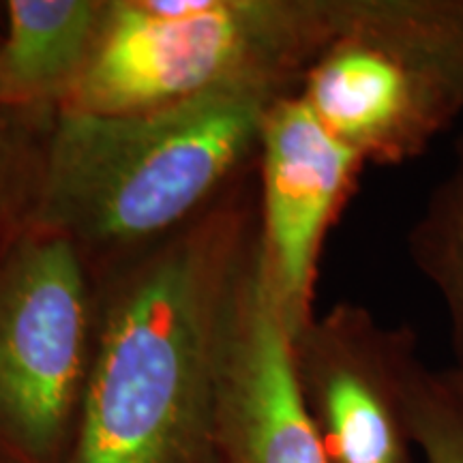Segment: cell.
Instances as JSON below:
<instances>
[{
  "instance_id": "obj_1",
  "label": "cell",
  "mask_w": 463,
  "mask_h": 463,
  "mask_svg": "<svg viewBox=\"0 0 463 463\" xmlns=\"http://www.w3.org/2000/svg\"><path fill=\"white\" fill-rule=\"evenodd\" d=\"M256 230L247 174L95 275V350L69 463H213L225 324Z\"/></svg>"
},
{
  "instance_id": "obj_2",
  "label": "cell",
  "mask_w": 463,
  "mask_h": 463,
  "mask_svg": "<svg viewBox=\"0 0 463 463\" xmlns=\"http://www.w3.org/2000/svg\"><path fill=\"white\" fill-rule=\"evenodd\" d=\"M277 99L232 86L150 112H56L28 228L73 242L92 275L103 273L247 176Z\"/></svg>"
},
{
  "instance_id": "obj_3",
  "label": "cell",
  "mask_w": 463,
  "mask_h": 463,
  "mask_svg": "<svg viewBox=\"0 0 463 463\" xmlns=\"http://www.w3.org/2000/svg\"><path fill=\"white\" fill-rule=\"evenodd\" d=\"M344 15L345 0H108L58 112H150L232 86L297 95Z\"/></svg>"
},
{
  "instance_id": "obj_4",
  "label": "cell",
  "mask_w": 463,
  "mask_h": 463,
  "mask_svg": "<svg viewBox=\"0 0 463 463\" xmlns=\"http://www.w3.org/2000/svg\"><path fill=\"white\" fill-rule=\"evenodd\" d=\"M298 95L364 164L420 157L463 116V0H345Z\"/></svg>"
},
{
  "instance_id": "obj_5",
  "label": "cell",
  "mask_w": 463,
  "mask_h": 463,
  "mask_svg": "<svg viewBox=\"0 0 463 463\" xmlns=\"http://www.w3.org/2000/svg\"><path fill=\"white\" fill-rule=\"evenodd\" d=\"M97 328V281L62 236L26 228L0 264V463H69Z\"/></svg>"
},
{
  "instance_id": "obj_6",
  "label": "cell",
  "mask_w": 463,
  "mask_h": 463,
  "mask_svg": "<svg viewBox=\"0 0 463 463\" xmlns=\"http://www.w3.org/2000/svg\"><path fill=\"white\" fill-rule=\"evenodd\" d=\"M300 395L331 463H414L410 389L422 367L410 326L339 303L294 335Z\"/></svg>"
},
{
  "instance_id": "obj_7",
  "label": "cell",
  "mask_w": 463,
  "mask_h": 463,
  "mask_svg": "<svg viewBox=\"0 0 463 463\" xmlns=\"http://www.w3.org/2000/svg\"><path fill=\"white\" fill-rule=\"evenodd\" d=\"M363 167L361 155L335 137L298 92L269 108L258 150V234L294 335L314 320L324 242Z\"/></svg>"
},
{
  "instance_id": "obj_8",
  "label": "cell",
  "mask_w": 463,
  "mask_h": 463,
  "mask_svg": "<svg viewBox=\"0 0 463 463\" xmlns=\"http://www.w3.org/2000/svg\"><path fill=\"white\" fill-rule=\"evenodd\" d=\"M213 463H331L300 395L294 328L258 230L230 300Z\"/></svg>"
},
{
  "instance_id": "obj_9",
  "label": "cell",
  "mask_w": 463,
  "mask_h": 463,
  "mask_svg": "<svg viewBox=\"0 0 463 463\" xmlns=\"http://www.w3.org/2000/svg\"><path fill=\"white\" fill-rule=\"evenodd\" d=\"M0 108L58 112L89 65L108 0H9Z\"/></svg>"
},
{
  "instance_id": "obj_10",
  "label": "cell",
  "mask_w": 463,
  "mask_h": 463,
  "mask_svg": "<svg viewBox=\"0 0 463 463\" xmlns=\"http://www.w3.org/2000/svg\"><path fill=\"white\" fill-rule=\"evenodd\" d=\"M408 253L447 307L457 364H463V136L453 167L408 232Z\"/></svg>"
},
{
  "instance_id": "obj_11",
  "label": "cell",
  "mask_w": 463,
  "mask_h": 463,
  "mask_svg": "<svg viewBox=\"0 0 463 463\" xmlns=\"http://www.w3.org/2000/svg\"><path fill=\"white\" fill-rule=\"evenodd\" d=\"M54 114L0 108V264L28 228Z\"/></svg>"
},
{
  "instance_id": "obj_12",
  "label": "cell",
  "mask_w": 463,
  "mask_h": 463,
  "mask_svg": "<svg viewBox=\"0 0 463 463\" xmlns=\"http://www.w3.org/2000/svg\"><path fill=\"white\" fill-rule=\"evenodd\" d=\"M410 431L425 463H463V402L427 367L410 389Z\"/></svg>"
},
{
  "instance_id": "obj_13",
  "label": "cell",
  "mask_w": 463,
  "mask_h": 463,
  "mask_svg": "<svg viewBox=\"0 0 463 463\" xmlns=\"http://www.w3.org/2000/svg\"><path fill=\"white\" fill-rule=\"evenodd\" d=\"M438 373L444 384L449 386L450 392L463 402V364H455V367L444 369V372H438Z\"/></svg>"
}]
</instances>
